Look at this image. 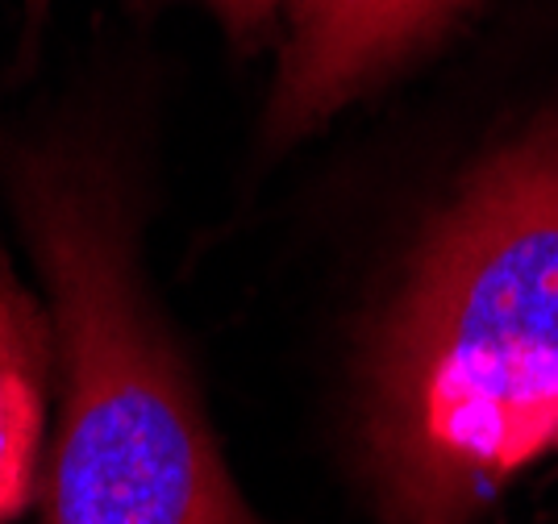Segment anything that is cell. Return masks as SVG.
Listing matches in <instances>:
<instances>
[{
    "label": "cell",
    "instance_id": "cell-1",
    "mask_svg": "<svg viewBox=\"0 0 558 524\" xmlns=\"http://www.w3.org/2000/svg\"><path fill=\"white\" fill-rule=\"evenodd\" d=\"M363 454L388 524H471L558 454V100L421 233L367 342Z\"/></svg>",
    "mask_w": 558,
    "mask_h": 524
},
{
    "label": "cell",
    "instance_id": "cell-2",
    "mask_svg": "<svg viewBox=\"0 0 558 524\" xmlns=\"http://www.w3.org/2000/svg\"><path fill=\"white\" fill-rule=\"evenodd\" d=\"M4 175L63 383L43 524H258L146 300L113 171L75 146H29Z\"/></svg>",
    "mask_w": 558,
    "mask_h": 524
},
{
    "label": "cell",
    "instance_id": "cell-3",
    "mask_svg": "<svg viewBox=\"0 0 558 524\" xmlns=\"http://www.w3.org/2000/svg\"><path fill=\"white\" fill-rule=\"evenodd\" d=\"M471 0H288V46L267 105L271 146H292L434 42Z\"/></svg>",
    "mask_w": 558,
    "mask_h": 524
},
{
    "label": "cell",
    "instance_id": "cell-4",
    "mask_svg": "<svg viewBox=\"0 0 558 524\" xmlns=\"http://www.w3.org/2000/svg\"><path fill=\"white\" fill-rule=\"evenodd\" d=\"M50 354V320H43L0 258V524L29 503L38 479Z\"/></svg>",
    "mask_w": 558,
    "mask_h": 524
},
{
    "label": "cell",
    "instance_id": "cell-5",
    "mask_svg": "<svg viewBox=\"0 0 558 524\" xmlns=\"http://www.w3.org/2000/svg\"><path fill=\"white\" fill-rule=\"evenodd\" d=\"M213 9L221 13V22L230 25V34L238 38H255L263 25L271 22L279 0H209Z\"/></svg>",
    "mask_w": 558,
    "mask_h": 524
},
{
    "label": "cell",
    "instance_id": "cell-6",
    "mask_svg": "<svg viewBox=\"0 0 558 524\" xmlns=\"http://www.w3.org/2000/svg\"><path fill=\"white\" fill-rule=\"evenodd\" d=\"M34 4H43V0H34Z\"/></svg>",
    "mask_w": 558,
    "mask_h": 524
}]
</instances>
